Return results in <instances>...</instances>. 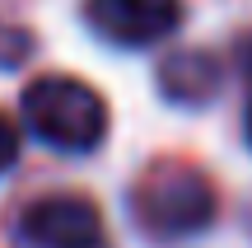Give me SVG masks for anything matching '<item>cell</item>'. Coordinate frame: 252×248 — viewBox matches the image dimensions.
Here are the masks:
<instances>
[{
	"mask_svg": "<svg viewBox=\"0 0 252 248\" xmlns=\"http://www.w3.org/2000/svg\"><path fill=\"white\" fill-rule=\"evenodd\" d=\"M84 19L112 47H154L178 28L182 0H84Z\"/></svg>",
	"mask_w": 252,
	"mask_h": 248,
	"instance_id": "4",
	"label": "cell"
},
{
	"mask_svg": "<svg viewBox=\"0 0 252 248\" xmlns=\"http://www.w3.org/2000/svg\"><path fill=\"white\" fill-rule=\"evenodd\" d=\"M248 145H252V103H248Z\"/></svg>",
	"mask_w": 252,
	"mask_h": 248,
	"instance_id": "7",
	"label": "cell"
},
{
	"mask_svg": "<svg viewBox=\"0 0 252 248\" xmlns=\"http://www.w3.org/2000/svg\"><path fill=\"white\" fill-rule=\"evenodd\" d=\"M24 122L42 145L84 155L108 131V103L94 84L75 75H37L24 89Z\"/></svg>",
	"mask_w": 252,
	"mask_h": 248,
	"instance_id": "2",
	"label": "cell"
},
{
	"mask_svg": "<svg viewBox=\"0 0 252 248\" xmlns=\"http://www.w3.org/2000/svg\"><path fill=\"white\" fill-rule=\"evenodd\" d=\"M19 159V131L9 127V117H0V174H9Z\"/></svg>",
	"mask_w": 252,
	"mask_h": 248,
	"instance_id": "6",
	"label": "cell"
},
{
	"mask_svg": "<svg viewBox=\"0 0 252 248\" xmlns=\"http://www.w3.org/2000/svg\"><path fill=\"white\" fill-rule=\"evenodd\" d=\"M24 248H108V225L84 197H42L19 215Z\"/></svg>",
	"mask_w": 252,
	"mask_h": 248,
	"instance_id": "3",
	"label": "cell"
},
{
	"mask_svg": "<svg viewBox=\"0 0 252 248\" xmlns=\"http://www.w3.org/2000/svg\"><path fill=\"white\" fill-rule=\"evenodd\" d=\"M220 61L210 52H173L168 61L159 66V89L163 99L173 103H187V108H196V103H210L220 94Z\"/></svg>",
	"mask_w": 252,
	"mask_h": 248,
	"instance_id": "5",
	"label": "cell"
},
{
	"mask_svg": "<svg viewBox=\"0 0 252 248\" xmlns=\"http://www.w3.org/2000/svg\"><path fill=\"white\" fill-rule=\"evenodd\" d=\"M131 215L154 244L191 239L215 220V187L191 164H154L131 187Z\"/></svg>",
	"mask_w": 252,
	"mask_h": 248,
	"instance_id": "1",
	"label": "cell"
}]
</instances>
